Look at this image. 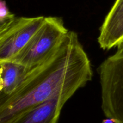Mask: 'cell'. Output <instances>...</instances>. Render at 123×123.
<instances>
[{"mask_svg":"<svg viewBox=\"0 0 123 123\" xmlns=\"http://www.w3.org/2000/svg\"><path fill=\"white\" fill-rule=\"evenodd\" d=\"M92 76L91 61L78 34L68 31L45 60L30 68L13 93L0 98V123L60 92L74 94Z\"/></svg>","mask_w":123,"mask_h":123,"instance_id":"obj_1","label":"cell"},{"mask_svg":"<svg viewBox=\"0 0 123 123\" xmlns=\"http://www.w3.org/2000/svg\"><path fill=\"white\" fill-rule=\"evenodd\" d=\"M98 73L103 114L114 123H123V51L104 60Z\"/></svg>","mask_w":123,"mask_h":123,"instance_id":"obj_2","label":"cell"},{"mask_svg":"<svg viewBox=\"0 0 123 123\" xmlns=\"http://www.w3.org/2000/svg\"><path fill=\"white\" fill-rule=\"evenodd\" d=\"M68 32L61 18L45 17L40 28L12 61L31 68L45 60Z\"/></svg>","mask_w":123,"mask_h":123,"instance_id":"obj_3","label":"cell"},{"mask_svg":"<svg viewBox=\"0 0 123 123\" xmlns=\"http://www.w3.org/2000/svg\"><path fill=\"white\" fill-rule=\"evenodd\" d=\"M44 18L16 17L7 29L0 32V62L12 61L40 28Z\"/></svg>","mask_w":123,"mask_h":123,"instance_id":"obj_4","label":"cell"},{"mask_svg":"<svg viewBox=\"0 0 123 123\" xmlns=\"http://www.w3.org/2000/svg\"><path fill=\"white\" fill-rule=\"evenodd\" d=\"M73 95L70 92H60L5 123H58L62 108Z\"/></svg>","mask_w":123,"mask_h":123,"instance_id":"obj_5","label":"cell"},{"mask_svg":"<svg viewBox=\"0 0 123 123\" xmlns=\"http://www.w3.org/2000/svg\"><path fill=\"white\" fill-rule=\"evenodd\" d=\"M123 38V0H116L100 28L98 43L103 50L117 46Z\"/></svg>","mask_w":123,"mask_h":123,"instance_id":"obj_6","label":"cell"},{"mask_svg":"<svg viewBox=\"0 0 123 123\" xmlns=\"http://www.w3.org/2000/svg\"><path fill=\"white\" fill-rule=\"evenodd\" d=\"M30 68L14 61L0 62V98L13 93Z\"/></svg>","mask_w":123,"mask_h":123,"instance_id":"obj_7","label":"cell"},{"mask_svg":"<svg viewBox=\"0 0 123 123\" xmlns=\"http://www.w3.org/2000/svg\"><path fill=\"white\" fill-rule=\"evenodd\" d=\"M13 13L10 12L5 0L0 2V32L7 29L16 19Z\"/></svg>","mask_w":123,"mask_h":123,"instance_id":"obj_8","label":"cell"},{"mask_svg":"<svg viewBox=\"0 0 123 123\" xmlns=\"http://www.w3.org/2000/svg\"><path fill=\"white\" fill-rule=\"evenodd\" d=\"M117 50H121L123 51V38L118 43L117 46Z\"/></svg>","mask_w":123,"mask_h":123,"instance_id":"obj_9","label":"cell"}]
</instances>
